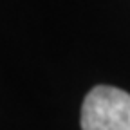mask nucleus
<instances>
[{
  "mask_svg": "<svg viewBox=\"0 0 130 130\" xmlns=\"http://www.w3.org/2000/svg\"><path fill=\"white\" fill-rule=\"evenodd\" d=\"M81 128L130 130V94L116 87H94L81 107Z\"/></svg>",
  "mask_w": 130,
  "mask_h": 130,
  "instance_id": "f257e3e1",
  "label": "nucleus"
}]
</instances>
